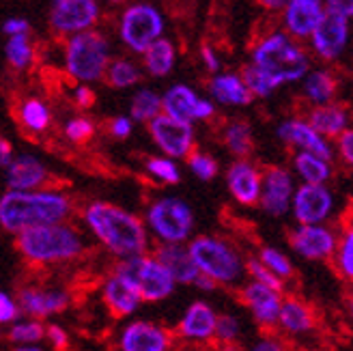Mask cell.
Here are the masks:
<instances>
[{
    "label": "cell",
    "instance_id": "cell-33",
    "mask_svg": "<svg viewBox=\"0 0 353 351\" xmlns=\"http://www.w3.org/2000/svg\"><path fill=\"white\" fill-rule=\"evenodd\" d=\"M332 265L345 283L353 285V218L339 231L336 250L332 257Z\"/></svg>",
    "mask_w": 353,
    "mask_h": 351
},
{
    "label": "cell",
    "instance_id": "cell-53",
    "mask_svg": "<svg viewBox=\"0 0 353 351\" xmlns=\"http://www.w3.org/2000/svg\"><path fill=\"white\" fill-rule=\"evenodd\" d=\"M74 95H76V103L80 108H91L95 103V93H93V89H88V86H78Z\"/></svg>",
    "mask_w": 353,
    "mask_h": 351
},
{
    "label": "cell",
    "instance_id": "cell-19",
    "mask_svg": "<svg viewBox=\"0 0 353 351\" xmlns=\"http://www.w3.org/2000/svg\"><path fill=\"white\" fill-rule=\"evenodd\" d=\"M278 138L285 145L293 147L295 151H306V153H314L321 155L325 160H334V145L327 138H323L319 132H314L310 128V123L306 119H287L282 121L278 130H276Z\"/></svg>",
    "mask_w": 353,
    "mask_h": 351
},
{
    "label": "cell",
    "instance_id": "cell-37",
    "mask_svg": "<svg viewBox=\"0 0 353 351\" xmlns=\"http://www.w3.org/2000/svg\"><path fill=\"white\" fill-rule=\"evenodd\" d=\"M20 119L24 123V128L39 134V132H46L50 128V108L41 99H26L20 108Z\"/></svg>",
    "mask_w": 353,
    "mask_h": 351
},
{
    "label": "cell",
    "instance_id": "cell-4",
    "mask_svg": "<svg viewBox=\"0 0 353 351\" xmlns=\"http://www.w3.org/2000/svg\"><path fill=\"white\" fill-rule=\"evenodd\" d=\"M194 265L218 287H235L245 276V259L235 245L218 235H196L188 243Z\"/></svg>",
    "mask_w": 353,
    "mask_h": 351
},
{
    "label": "cell",
    "instance_id": "cell-58",
    "mask_svg": "<svg viewBox=\"0 0 353 351\" xmlns=\"http://www.w3.org/2000/svg\"><path fill=\"white\" fill-rule=\"evenodd\" d=\"M261 3L268 9H282L289 5V0H261Z\"/></svg>",
    "mask_w": 353,
    "mask_h": 351
},
{
    "label": "cell",
    "instance_id": "cell-23",
    "mask_svg": "<svg viewBox=\"0 0 353 351\" xmlns=\"http://www.w3.org/2000/svg\"><path fill=\"white\" fill-rule=\"evenodd\" d=\"M314 325H316V317H314L312 306L295 295H289V297L285 295L276 328H280V332H285L287 337L297 339V337H308L314 330Z\"/></svg>",
    "mask_w": 353,
    "mask_h": 351
},
{
    "label": "cell",
    "instance_id": "cell-39",
    "mask_svg": "<svg viewBox=\"0 0 353 351\" xmlns=\"http://www.w3.org/2000/svg\"><path fill=\"white\" fill-rule=\"evenodd\" d=\"M132 121H153L157 114L162 112V99L157 97V93L143 89L138 91L132 99Z\"/></svg>",
    "mask_w": 353,
    "mask_h": 351
},
{
    "label": "cell",
    "instance_id": "cell-44",
    "mask_svg": "<svg viewBox=\"0 0 353 351\" xmlns=\"http://www.w3.org/2000/svg\"><path fill=\"white\" fill-rule=\"evenodd\" d=\"M239 334H241V321H239L237 314H233V312L218 314L214 339H218L224 345H231V343H235L239 339Z\"/></svg>",
    "mask_w": 353,
    "mask_h": 351
},
{
    "label": "cell",
    "instance_id": "cell-9",
    "mask_svg": "<svg viewBox=\"0 0 353 351\" xmlns=\"http://www.w3.org/2000/svg\"><path fill=\"white\" fill-rule=\"evenodd\" d=\"M336 212V194L330 185L297 183L291 201L295 224H327Z\"/></svg>",
    "mask_w": 353,
    "mask_h": 351
},
{
    "label": "cell",
    "instance_id": "cell-46",
    "mask_svg": "<svg viewBox=\"0 0 353 351\" xmlns=\"http://www.w3.org/2000/svg\"><path fill=\"white\" fill-rule=\"evenodd\" d=\"M95 134V126L91 119H84V117H76L72 121H67L65 126V136L72 140V143H86V140H91Z\"/></svg>",
    "mask_w": 353,
    "mask_h": 351
},
{
    "label": "cell",
    "instance_id": "cell-47",
    "mask_svg": "<svg viewBox=\"0 0 353 351\" xmlns=\"http://www.w3.org/2000/svg\"><path fill=\"white\" fill-rule=\"evenodd\" d=\"M20 306H17L15 297H11L7 291H0V325L15 323L20 319Z\"/></svg>",
    "mask_w": 353,
    "mask_h": 351
},
{
    "label": "cell",
    "instance_id": "cell-10",
    "mask_svg": "<svg viewBox=\"0 0 353 351\" xmlns=\"http://www.w3.org/2000/svg\"><path fill=\"white\" fill-rule=\"evenodd\" d=\"M297 181L293 172L285 166H268L263 170L259 207L270 218H285L291 212V201Z\"/></svg>",
    "mask_w": 353,
    "mask_h": 351
},
{
    "label": "cell",
    "instance_id": "cell-22",
    "mask_svg": "<svg viewBox=\"0 0 353 351\" xmlns=\"http://www.w3.org/2000/svg\"><path fill=\"white\" fill-rule=\"evenodd\" d=\"M50 172L43 166V162L34 155H20L13 157V162L5 168V179L7 190L15 192H32V190H43L48 183Z\"/></svg>",
    "mask_w": 353,
    "mask_h": 351
},
{
    "label": "cell",
    "instance_id": "cell-56",
    "mask_svg": "<svg viewBox=\"0 0 353 351\" xmlns=\"http://www.w3.org/2000/svg\"><path fill=\"white\" fill-rule=\"evenodd\" d=\"M203 61H205L209 72H218V69H220V61L216 57V52L211 50L209 46H203Z\"/></svg>",
    "mask_w": 353,
    "mask_h": 351
},
{
    "label": "cell",
    "instance_id": "cell-50",
    "mask_svg": "<svg viewBox=\"0 0 353 351\" xmlns=\"http://www.w3.org/2000/svg\"><path fill=\"white\" fill-rule=\"evenodd\" d=\"M110 134L117 138V140H125V138H130L132 136V132H134V121L130 119V117H114L112 121H110Z\"/></svg>",
    "mask_w": 353,
    "mask_h": 351
},
{
    "label": "cell",
    "instance_id": "cell-27",
    "mask_svg": "<svg viewBox=\"0 0 353 351\" xmlns=\"http://www.w3.org/2000/svg\"><path fill=\"white\" fill-rule=\"evenodd\" d=\"M101 300L114 319L132 317V314L140 308V304H143L140 302V297L136 295V291L125 283V280L114 276V274L103 283Z\"/></svg>",
    "mask_w": 353,
    "mask_h": 351
},
{
    "label": "cell",
    "instance_id": "cell-59",
    "mask_svg": "<svg viewBox=\"0 0 353 351\" xmlns=\"http://www.w3.org/2000/svg\"><path fill=\"white\" fill-rule=\"evenodd\" d=\"M13 351H43L39 345H15Z\"/></svg>",
    "mask_w": 353,
    "mask_h": 351
},
{
    "label": "cell",
    "instance_id": "cell-26",
    "mask_svg": "<svg viewBox=\"0 0 353 351\" xmlns=\"http://www.w3.org/2000/svg\"><path fill=\"white\" fill-rule=\"evenodd\" d=\"M310 123V128L314 132H319L323 138H327L330 143L332 140H339L347 130H351V114L349 110L343 106V103H325V106H314L306 119Z\"/></svg>",
    "mask_w": 353,
    "mask_h": 351
},
{
    "label": "cell",
    "instance_id": "cell-24",
    "mask_svg": "<svg viewBox=\"0 0 353 351\" xmlns=\"http://www.w3.org/2000/svg\"><path fill=\"white\" fill-rule=\"evenodd\" d=\"M162 263L164 270L170 274L174 285H194L199 278V268L194 265V261L188 252L185 243H160V248L153 254Z\"/></svg>",
    "mask_w": 353,
    "mask_h": 351
},
{
    "label": "cell",
    "instance_id": "cell-36",
    "mask_svg": "<svg viewBox=\"0 0 353 351\" xmlns=\"http://www.w3.org/2000/svg\"><path fill=\"white\" fill-rule=\"evenodd\" d=\"M7 339L13 345H37L46 339V325L39 319H17L11 323Z\"/></svg>",
    "mask_w": 353,
    "mask_h": 351
},
{
    "label": "cell",
    "instance_id": "cell-25",
    "mask_svg": "<svg viewBox=\"0 0 353 351\" xmlns=\"http://www.w3.org/2000/svg\"><path fill=\"white\" fill-rule=\"evenodd\" d=\"M97 17L95 0H54L52 24L59 30H84Z\"/></svg>",
    "mask_w": 353,
    "mask_h": 351
},
{
    "label": "cell",
    "instance_id": "cell-48",
    "mask_svg": "<svg viewBox=\"0 0 353 351\" xmlns=\"http://www.w3.org/2000/svg\"><path fill=\"white\" fill-rule=\"evenodd\" d=\"M46 339L50 341V345L57 351H67L69 349V334L67 330L59 323H50L46 325Z\"/></svg>",
    "mask_w": 353,
    "mask_h": 351
},
{
    "label": "cell",
    "instance_id": "cell-42",
    "mask_svg": "<svg viewBox=\"0 0 353 351\" xmlns=\"http://www.w3.org/2000/svg\"><path fill=\"white\" fill-rule=\"evenodd\" d=\"M245 276H248L252 283H259V285H265V287H272L276 291H285V283L278 280L268 268L263 265V263L256 259V257H250L245 259Z\"/></svg>",
    "mask_w": 353,
    "mask_h": 351
},
{
    "label": "cell",
    "instance_id": "cell-28",
    "mask_svg": "<svg viewBox=\"0 0 353 351\" xmlns=\"http://www.w3.org/2000/svg\"><path fill=\"white\" fill-rule=\"evenodd\" d=\"M293 177L299 183H312V185H330L334 179V160H325L321 155L295 151L291 160Z\"/></svg>",
    "mask_w": 353,
    "mask_h": 351
},
{
    "label": "cell",
    "instance_id": "cell-34",
    "mask_svg": "<svg viewBox=\"0 0 353 351\" xmlns=\"http://www.w3.org/2000/svg\"><path fill=\"white\" fill-rule=\"evenodd\" d=\"M256 259L263 263L265 268H268L278 280H282V283H287V280L293 278L295 274V268H293V261L287 252H282L280 248H276V245H263V248L259 250Z\"/></svg>",
    "mask_w": 353,
    "mask_h": 351
},
{
    "label": "cell",
    "instance_id": "cell-20",
    "mask_svg": "<svg viewBox=\"0 0 353 351\" xmlns=\"http://www.w3.org/2000/svg\"><path fill=\"white\" fill-rule=\"evenodd\" d=\"M263 170L250 160H235L226 168V188L228 194L241 207H254L261 199Z\"/></svg>",
    "mask_w": 353,
    "mask_h": 351
},
{
    "label": "cell",
    "instance_id": "cell-55",
    "mask_svg": "<svg viewBox=\"0 0 353 351\" xmlns=\"http://www.w3.org/2000/svg\"><path fill=\"white\" fill-rule=\"evenodd\" d=\"M5 32H9L11 37H15V34H26L28 30V24L24 20H7L5 26H3Z\"/></svg>",
    "mask_w": 353,
    "mask_h": 351
},
{
    "label": "cell",
    "instance_id": "cell-40",
    "mask_svg": "<svg viewBox=\"0 0 353 351\" xmlns=\"http://www.w3.org/2000/svg\"><path fill=\"white\" fill-rule=\"evenodd\" d=\"M188 168L192 170V174L199 181H214L220 172V164L214 155L203 153V151H192L188 155Z\"/></svg>",
    "mask_w": 353,
    "mask_h": 351
},
{
    "label": "cell",
    "instance_id": "cell-6",
    "mask_svg": "<svg viewBox=\"0 0 353 351\" xmlns=\"http://www.w3.org/2000/svg\"><path fill=\"white\" fill-rule=\"evenodd\" d=\"M114 276L123 278L136 291L140 302L157 304L174 293V280L153 254H138L117 263Z\"/></svg>",
    "mask_w": 353,
    "mask_h": 351
},
{
    "label": "cell",
    "instance_id": "cell-43",
    "mask_svg": "<svg viewBox=\"0 0 353 351\" xmlns=\"http://www.w3.org/2000/svg\"><path fill=\"white\" fill-rule=\"evenodd\" d=\"M138 78H140L138 69L130 61H114L108 69V82L114 86V89H128V86H134L138 82Z\"/></svg>",
    "mask_w": 353,
    "mask_h": 351
},
{
    "label": "cell",
    "instance_id": "cell-5",
    "mask_svg": "<svg viewBox=\"0 0 353 351\" xmlns=\"http://www.w3.org/2000/svg\"><path fill=\"white\" fill-rule=\"evenodd\" d=\"M254 67L268 74L278 86L304 80L310 72V61L302 48H297L287 34L276 32L265 41H261L254 50Z\"/></svg>",
    "mask_w": 353,
    "mask_h": 351
},
{
    "label": "cell",
    "instance_id": "cell-35",
    "mask_svg": "<svg viewBox=\"0 0 353 351\" xmlns=\"http://www.w3.org/2000/svg\"><path fill=\"white\" fill-rule=\"evenodd\" d=\"M147 69L153 76H166L174 65V48L166 39H157L145 52Z\"/></svg>",
    "mask_w": 353,
    "mask_h": 351
},
{
    "label": "cell",
    "instance_id": "cell-29",
    "mask_svg": "<svg viewBox=\"0 0 353 351\" xmlns=\"http://www.w3.org/2000/svg\"><path fill=\"white\" fill-rule=\"evenodd\" d=\"M325 9L321 0H289L285 22L295 37H310L316 24L321 22Z\"/></svg>",
    "mask_w": 353,
    "mask_h": 351
},
{
    "label": "cell",
    "instance_id": "cell-1",
    "mask_svg": "<svg viewBox=\"0 0 353 351\" xmlns=\"http://www.w3.org/2000/svg\"><path fill=\"white\" fill-rule=\"evenodd\" d=\"M82 222L86 231L119 261L147 254L149 250L151 237L145 220L114 203L91 201L82 209Z\"/></svg>",
    "mask_w": 353,
    "mask_h": 351
},
{
    "label": "cell",
    "instance_id": "cell-11",
    "mask_svg": "<svg viewBox=\"0 0 353 351\" xmlns=\"http://www.w3.org/2000/svg\"><path fill=\"white\" fill-rule=\"evenodd\" d=\"M339 231L330 224H297L289 233L291 250L304 261H332Z\"/></svg>",
    "mask_w": 353,
    "mask_h": 351
},
{
    "label": "cell",
    "instance_id": "cell-14",
    "mask_svg": "<svg viewBox=\"0 0 353 351\" xmlns=\"http://www.w3.org/2000/svg\"><path fill=\"white\" fill-rule=\"evenodd\" d=\"M172 334L160 323L136 319L119 332V351H170Z\"/></svg>",
    "mask_w": 353,
    "mask_h": 351
},
{
    "label": "cell",
    "instance_id": "cell-2",
    "mask_svg": "<svg viewBox=\"0 0 353 351\" xmlns=\"http://www.w3.org/2000/svg\"><path fill=\"white\" fill-rule=\"evenodd\" d=\"M74 214V203L59 190H32L15 192L7 190L0 197V229L20 235L39 226L61 224Z\"/></svg>",
    "mask_w": 353,
    "mask_h": 351
},
{
    "label": "cell",
    "instance_id": "cell-13",
    "mask_svg": "<svg viewBox=\"0 0 353 351\" xmlns=\"http://www.w3.org/2000/svg\"><path fill=\"white\" fill-rule=\"evenodd\" d=\"M164 24L162 15L157 13L149 5H136L128 9V13L123 15L121 24V37L132 50L136 52H147L151 43L157 41Z\"/></svg>",
    "mask_w": 353,
    "mask_h": 351
},
{
    "label": "cell",
    "instance_id": "cell-52",
    "mask_svg": "<svg viewBox=\"0 0 353 351\" xmlns=\"http://www.w3.org/2000/svg\"><path fill=\"white\" fill-rule=\"evenodd\" d=\"M325 11L339 13L343 17H353V0H325Z\"/></svg>",
    "mask_w": 353,
    "mask_h": 351
},
{
    "label": "cell",
    "instance_id": "cell-16",
    "mask_svg": "<svg viewBox=\"0 0 353 351\" xmlns=\"http://www.w3.org/2000/svg\"><path fill=\"white\" fill-rule=\"evenodd\" d=\"M310 39L316 57L323 61H336L349 41V20L339 13L325 11L321 22L312 30Z\"/></svg>",
    "mask_w": 353,
    "mask_h": 351
},
{
    "label": "cell",
    "instance_id": "cell-60",
    "mask_svg": "<svg viewBox=\"0 0 353 351\" xmlns=\"http://www.w3.org/2000/svg\"><path fill=\"white\" fill-rule=\"evenodd\" d=\"M347 312H349V319L353 321V289L349 293V300H347Z\"/></svg>",
    "mask_w": 353,
    "mask_h": 351
},
{
    "label": "cell",
    "instance_id": "cell-3",
    "mask_svg": "<svg viewBox=\"0 0 353 351\" xmlns=\"http://www.w3.org/2000/svg\"><path fill=\"white\" fill-rule=\"evenodd\" d=\"M15 248L32 265H57L84 254L86 241L76 226L61 222L15 235Z\"/></svg>",
    "mask_w": 353,
    "mask_h": 351
},
{
    "label": "cell",
    "instance_id": "cell-8",
    "mask_svg": "<svg viewBox=\"0 0 353 351\" xmlns=\"http://www.w3.org/2000/svg\"><path fill=\"white\" fill-rule=\"evenodd\" d=\"M108 65V43L97 32H80L67 46V72L82 82H95Z\"/></svg>",
    "mask_w": 353,
    "mask_h": 351
},
{
    "label": "cell",
    "instance_id": "cell-15",
    "mask_svg": "<svg viewBox=\"0 0 353 351\" xmlns=\"http://www.w3.org/2000/svg\"><path fill=\"white\" fill-rule=\"evenodd\" d=\"M17 306H20V312L26 314L30 319H48L52 314L63 312L69 302H72V295H69L65 289H46V287H34V285H26L17 291Z\"/></svg>",
    "mask_w": 353,
    "mask_h": 351
},
{
    "label": "cell",
    "instance_id": "cell-32",
    "mask_svg": "<svg viewBox=\"0 0 353 351\" xmlns=\"http://www.w3.org/2000/svg\"><path fill=\"white\" fill-rule=\"evenodd\" d=\"M224 145L235 160H248L254 151V136L252 128L245 121H233L224 130Z\"/></svg>",
    "mask_w": 353,
    "mask_h": 351
},
{
    "label": "cell",
    "instance_id": "cell-12",
    "mask_svg": "<svg viewBox=\"0 0 353 351\" xmlns=\"http://www.w3.org/2000/svg\"><path fill=\"white\" fill-rule=\"evenodd\" d=\"M149 132L153 143L160 147L164 157L170 160H188V155L194 151V128L190 123L174 121L166 114H157L149 121Z\"/></svg>",
    "mask_w": 353,
    "mask_h": 351
},
{
    "label": "cell",
    "instance_id": "cell-7",
    "mask_svg": "<svg viewBox=\"0 0 353 351\" xmlns=\"http://www.w3.org/2000/svg\"><path fill=\"white\" fill-rule=\"evenodd\" d=\"M145 226L149 237H155L160 243H185L192 239L196 218L183 199L162 197L147 207Z\"/></svg>",
    "mask_w": 353,
    "mask_h": 351
},
{
    "label": "cell",
    "instance_id": "cell-18",
    "mask_svg": "<svg viewBox=\"0 0 353 351\" xmlns=\"http://www.w3.org/2000/svg\"><path fill=\"white\" fill-rule=\"evenodd\" d=\"M162 108L166 117L181 121V123H190V126H192V121L211 119L216 112L214 103L209 99L199 97L185 84H176L172 89H168V93L162 99Z\"/></svg>",
    "mask_w": 353,
    "mask_h": 351
},
{
    "label": "cell",
    "instance_id": "cell-61",
    "mask_svg": "<svg viewBox=\"0 0 353 351\" xmlns=\"http://www.w3.org/2000/svg\"><path fill=\"white\" fill-rule=\"evenodd\" d=\"M0 337H3V334H0Z\"/></svg>",
    "mask_w": 353,
    "mask_h": 351
},
{
    "label": "cell",
    "instance_id": "cell-31",
    "mask_svg": "<svg viewBox=\"0 0 353 351\" xmlns=\"http://www.w3.org/2000/svg\"><path fill=\"white\" fill-rule=\"evenodd\" d=\"M336 78H334L325 69H314V72H308L304 78V95L306 99L314 106H325V103H332L334 97H336Z\"/></svg>",
    "mask_w": 353,
    "mask_h": 351
},
{
    "label": "cell",
    "instance_id": "cell-30",
    "mask_svg": "<svg viewBox=\"0 0 353 351\" xmlns=\"http://www.w3.org/2000/svg\"><path fill=\"white\" fill-rule=\"evenodd\" d=\"M211 97L224 106H248L252 101V95L248 86L243 84L241 76L237 74H220L209 84Z\"/></svg>",
    "mask_w": 353,
    "mask_h": 351
},
{
    "label": "cell",
    "instance_id": "cell-38",
    "mask_svg": "<svg viewBox=\"0 0 353 351\" xmlns=\"http://www.w3.org/2000/svg\"><path fill=\"white\" fill-rule=\"evenodd\" d=\"M145 168L155 181H160L164 185H176L181 181V170L174 160H170V157H164V155L149 157V160L145 162Z\"/></svg>",
    "mask_w": 353,
    "mask_h": 351
},
{
    "label": "cell",
    "instance_id": "cell-57",
    "mask_svg": "<svg viewBox=\"0 0 353 351\" xmlns=\"http://www.w3.org/2000/svg\"><path fill=\"white\" fill-rule=\"evenodd\" d=\"M192 287H196V289H201V291H205V293H209V291H216V289H218V285L214 283V280L207 278V276H203V274H199L196 283H194Z\"/></svg>",
    "mask_w": 353,
    "mask_h": 351
},
{
    "label": "cell",
    "instance_id": "cell-54",
    "mask_svg": "<svg viewBox=\"0 0 353 351\" xmlns=\"http://www.w3.org/2000/svg\"><path fill=\"white\" fill-rule=\"evenodd\" d=\"M13 145L9 143V140L0 138V168H7L11 162H13Z\"/></svg>",
    "mask_w": 353,
    "mask_h": 351
},
{
    "label": "cell",
    "instance_id": "cell-21",
    "mask_svg": "<svg viewBox=\"0 0 353 351\" xmlns=\"http://www.w3.org/2000/svg\"><path fill=\"white\" fill-rule=\"evenodd\" d=\"M216 319L218 312L216 308L207 302H192L185 312L181 314L176 332L179 337L190 343H209L216 334Z\"/></svg>",
    "mask_w": 353,
    "mask_h": 351
},
{
    "label": "cell",
    "instance_id": "cell-49",
    "mask_svg": "<svg viewBox=\"0 0 353 351\" xmlns=\"http://www.w3.org/2000/svg\"><path fill=\"white\" fill-rule=\"evenodd\" d=\"M334 151L339 153V157L349 168H353V130H347L336 140V147H334Z\"/></svg>",
    "mask_w": 353,
    "mask_h": 351
},
{
    "label": "cell",
    "instance_id": "cell-45",
    "mask_svg": "<svg viewBox=\"0 0 353 351\" xmlns=\"http://www.w3.org/2000/svg\"><path fill=\"white\" fill-rule=\"evenodd\" d=\"M7 59L15 69H24L32 59V48L26 39V34H15L7 43Z\"/></svg>",
    "mask_w": 353,
    "mask_h": 351
},
{
    "label": "cell",
    "instance_id": "cell-41",
    "mask_svg": "<svg viewBox=\"0 0 353 351\" xmlns=\"http://www.w3.org/2000/svg\"><path fill=\"white\" fill-rule=\"evenodd\" d=\"M243 84L248 86V91L252 97H270L276 89H280V86L268 76V74H263L259 67L254 65H248L243 69V76H241Z\"/></svg>",
    "mask_w": 353,
    "mask_h": 351
},
{
    "label": "cell",
    "instance_id": "cell-17",
    "mask_svg": "<svg viewBox=\"0 0 353 351\" xmlns=\"http://www.w3.org/2000/svg\"><path fill=\"white\" fill-rule=\"evenodd\" d=\"M239 295H241L243 306L248 308L256 325H261L265 330L276 328L280 306H282V300H285L282 291H276L272 287H265V285L248 280V283L239 289Z\"/></svg>",
    "mask_w": 353,
    "mask_h": 351
},
{
    "label": "cell",
    "instance_id": "cell-51",
    "mask_svg": "<svg viewBox=\"0 0 353 351\" xmlns=\"http://www.w3.org/2000/svg\"><path fill=\"white\" fill-rule=\"evenodd\" d=\"M250 351H289V347L285 345V341H280L276 337H261Z\"/></svg>",
    "mask_w": 353,
    "mask_h": 351
}]
</instances>
